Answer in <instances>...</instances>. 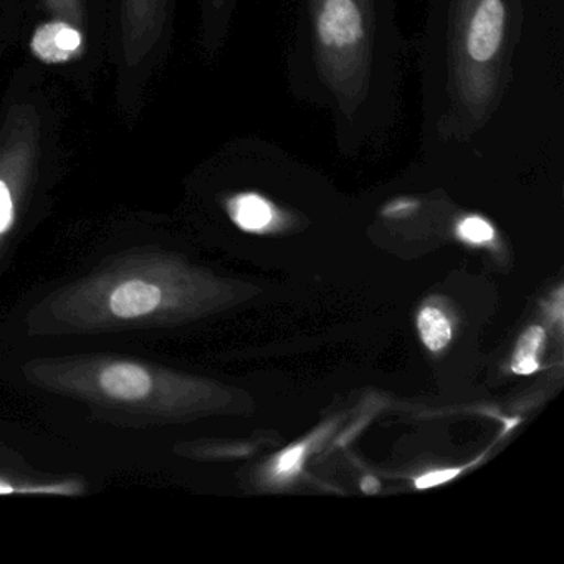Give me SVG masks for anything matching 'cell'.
Segmentation results:
<instances>
[{"instance_id": "6da1fadb", "label": "cell", "mask_w": 564, "mask_h": 564, "mask_svg": "<svg viewBox=\"0 0 564 564\" xmlns=\"http://www.w3.org/2000/svg\"><path fill=\"white\" fill-rule=\"evenodd\" d=\"M561 0H427L417 47L422 154H520L518 123L553 140Z\"/></svg>"}, {"instance_id": "7a4b0ae2", "label": "cell", "mask_w": 564, "mask_h": 564, "mask_svg": "<svg viewBox=\"0 0 564 564\" xmlns=\"http://www.w3.org/2000/svg\"><path fill=\"white\" fill-rule=\"evenodd\" d=\"M285 80L332 121L343 156L378 153L402 117L408 39L399 0H286Z\"/></svg>"}, {"instance_id": "3957f363", "label": "cell", "mask_w": 564, "mask_h": 564, "mask_svg": "<svg viewBox=\"0 0 564 564\" xmlns=\"http://www.w3.org/2000/svg\"><path fill=\"white\" fill-rule=\"evenodd\" d=\"M21 44L32 64L94 91L108 62L111 0H19Z\"/></svg>"}, {"instance_id": "277c9868", "label": "cell", "mask_w": 564, "mask_h": 564, "mask_svg": "<svg viewBox=\"0 0 564 564\" xmlns=\"http://www.w3.org/2000/svg\"><path fill=\"white\" fill-rule=\"evenodd\" d=\"M176 0H111L108 62L115 98L128 121L140 117L151 80L170 55Z\"/></svg>"}, {"instance_id": "5b68a950", "label": "cell", "mask_w": 564, "mask_h": 564, "mask_svg": "<svg viewBox=\"0 0 564 564\" xmlns=\"http://www.w3.org/2000/svg\"><path fill=\"white\" fill-rule=\"evenodd\" d=\"M239 0H199V47L207 61H216L232 31Z\"/></svg>"}, {"instance_id": "8992f818", "label": "cell", "mask_w": 564, "mask_h": 564, "mask_svg": "<svg viewBox=\"0 0 564 564\" xmlns=\"http://www.w3.org/2000/svg\"><path fill=\"white\" fill-rule=\"evenodd\" d=\"M230 219L247 232H259L275 220V206L256 191H242L227 199Z\"/></svg>"}, {"instance_id": "52a82bcc", "label": "cell", "mask_w": 564, "mask_h": 564, "mask_svg": "<svg viewBox=\"0 0 564 564\" xmlns=\"http://www.w3.org/2000/svg\"><path fill=\"white\" fill-rule=\"evenodd\" d=\"M101 389L111 398L123 401H138L147 398L151 391V378L137 365H113L100 376Z\"/></svg>"}, {"instance_id": "ba28073f", "label": "cell", "mask_w": 564, "mask_h": 564, "mask_svg": "<svg viewBox=\"0 0 564 564\" xmlns=\"http://www.w3.org/2000/svg\"><path fill=\"white\" fill-rule=\"evenodd\" d=\"M161 292L151 283L127 282L115 290L110 299L111 312L121 318L148 315L160 305Z\"/></svg>"}, {"instance_id": "9c48e42d", "label": "cell", "mask_w": 564, "mask_h": 564, "mask_svg": "<svg viewBox=\"0 0 564 564\" xmlns=\"http://www.w3.org/2000/svg\"><path fill=\"white\" fill-rule=\"evenodd\" d=\"M419 332L422 341L431 351H441L452 338V328L448 319L438 310L424 308L417 318Z\"/></svg>"}, {"instance_id": "30bf717a", "label": "cell", "mask_w": 564, "mask_h": 564, "mask_svg": "<svg viewBox=\"0 0 564 564\" xmlns=\"http://www.w3.org/2000/svg\"><path fill=\"white\" fill-rule=\"evenodd\" d=\"M22 14L19 0H0V65L14 45L21 44Z\"/></svg>"}, {"instance_id": "8fae6325", "label": "cell", "mask_w": 564, "mask_h": 564, "mask_svg": "<svg viewBox=\"0 0 564 564\" xmlns=\"http://www.w3.org/2000/svg\"><path fill=\"white\" fill-rule=\"evenodd\" d=\"M544 332L538 326L528 329L523 336H521L520 343H518L517 349H514L513 356V371L517 375H531V372L538 369L536 355L540 351L541 345H543Z\"/></svg>"}, {"instance_id": "7c38bea8", "label": "cell", "mask_w": 564, "mask_h": 564, "mask_svg": "<svg viewBox=\"0 0 564 564\" xmlns=\"http://www.w3.org/2000/svg\"><path fill=\"white\" fill-rule=\"evenodd\" d=\"M458 234L468 242L481 243L488 242L494 237V229L487 220L480 219V217H468V219L462 220Z\"/></svg>"}, {"instance_id": "4fadbf2b", "label": "cell", "mask_w": 564, "mask_h": 564, "mask_svg": "<svg viewBox=\"0 0 564 564\" xmlns=\"http://www.w3.org/2000/svg\"><path fill=\"white\" fill-rule=\"evenodd\" d=\"M303 452L305 447L303 445H296V447L290 448V451L283 452L276 460L275 471L279 475H292L296 474L302 467Z\"/></svg>"}, {"instance_id": "5bb4252c", "label": "cell", "mask_w": 564, "mask_h": 564, "mask_svg": "<svg viewBox=\"0 0 564 564\" xmlns=\"http://www.w3.org/2000/svg\"><path fill=\"white\" fill-rule=\"evenodd\" d=\"M460 468H452V470H438L431 471V474L424 475V477L415 480V487L417 488H431L437 487V485L444 484V481L452 480L460 474Z\"/></svg>"}, {"instance_id": "9a60e30c", "label": "cell", "mask_w": 564, "mask_h": 564, "mask_svg": "<svg viewBox=\"0 0 564 564\" xmlns=\"http://www.w3.org/2000/svg\"><path fill=\"white\" fill-rule=\"evenodd\" d=\"M361 488L366 494H376V491L379 490V481L375 480L372 477L365 478V480H362Z\"/></svg>"}]
</instances>
